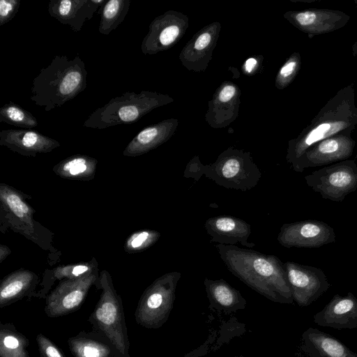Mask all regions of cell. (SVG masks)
I'll use <instances>...</instances> for the list:
<instances>
[{
	"mask_svg": "<svg viewBox=\"0 0 357 357\" xmlns=\"http://www.w3.org/2000/svg\"><path fill=\"white\" fill-rule=\"evenodd\" d=\"M277 240L287 248H319L335 242L332 227L317 220H305L281 226Z\"/></svg>",
	"mask_w": 357,
	"mask_h": 357,
	"instance_id": "7c38bea8",
	"label": "cell"
},
{
	"mask_svg": "<svg viewBox=\"0 0 357 357\" xmlns=\"http://www.w3.org/2000/svg\"><path fill=\"white\" fill-rule=\"evenodd\" d=\"M357 126V106L352 84L330 98L298 137L289 143L287 160L293 167L315 144L338 134H351Z\"/></svg>",
	"mask_w": 357,
	"mask_h": 357,
	"instance_id": "7a4b0ae2",
	"label": "cell"
},
{
	"mask_svg": "<svg viewBox=\"0 0 357 357\" xmlns=\"http://www.w3.org/2000/svg\"><path fill=\"white\" fill-rule=\"evenodd\" d=\"M98 268V262L95 258L89 261L58 266L51 270H46L43 280L39 284L38 291L33 292L31 297L44 298L56 281L79 278Z\"/></svg>",
	"mask_w": 357,
	"mask_h": 357,
	"instance_id": "603a6c76",
	"label": "cell"
},
{
	"mask_svg": "<svg viewBox=\"0 0 357 357\" xmlns=\"http://www.w3.org/2000/svg\"><path fill=\"white\" fill-rule=\"evenodd\" d=\"M130 0H109L103 5L98 31L109 35L123 22L130 8Z\"/></svg>",
	"mask_w": 357,
	"mask_h": 357,
	"instance_id": "4316f807",
	"label": "cell"
},
{
	"mask_svg": "<svg viewBox=\"0 0 357 357\" xmlns=\"http://www.w3.org/2000/svg\"><path fill=\"white\" fill-rule=\"evenodd\" d=\"M20 6V0H1L0 26L10 21L17 13Z\"/></svg>",
	"mask_w": 357,
	"mask_h": 357,
	"instance_id": "1f68e13d",
	"label": "cell"
},
{
	"mask_svg": "<svg viewBox=\"0 0 357 357\" xmlns=\"http://www.w3.org/2000/svg\"><path fill=\"white\" fill-rule=\"evenodd\" d=\"M351 134H338L325 139L310 148L292 167L296 172L305 168L320 167L348 160L356 142Z\"/></svg>",
	"mask_w": 357,
	"mask_h": 357,
	"instance_id": "4fadbf2b",
	"label": "cell"
},
{
	"mask_svg": "<svg viewBox=\"0 0 357 357\" xmlns=\"http://www.w3.org/2000/svg\"><path fill=\"white\" fill-rule=\"evenodd\" d=\"M205 165H203L197 160L195 162L191 161L184 172V176L186 178H193L195 181H197L203 175H204Z\"/></svg>",
	"mask_w": 357,
	"mask_h": 357,
	"instance_id": "d6a6232c",
	"label": "cell"
},
{
	"mask_svg": "<svg viewBox=\"0 0 357 357\" xmlns=\"http://www.w3.org/2000/svg\"><path fill=\"white\" fill-rule=\"evenodd\" d=\"M313 322L319 326L337 330L357 328V298L351 292L345 296L335 294L324 308L313 316Z\"/></svg>",
	"mask_w": 357,
	"mask_h": 357,
	"instance_id": "5bb4252c",
	"label": "cell"
},
{
	"mask_svg": "<svg viewBox=\"0 0 357 357\" xmlns=\"http://www.w3.org/2000/svg\"><path fill=\"white\" fill-rule=\"evenodd\" d=\"M86 76L84 61L79 54L72 59L56 55L33 79L30 99L45 112L60 107L85 90Z\"/></svg>",
	"mask_w": 357,
	"mask_h": 357,
	"instance_id": "3957f363",
	"label": "cell"
},
{
	"mask_svg": "<svg viewBox=\"0 0 357 357\" xmlns=\"http://www.w3.org/2000/svg\"><path fill=\"white\" fill-rule=\"evenodd\" d=\"M304 178L323 199L341 202L357 190V164L354 160L335 162L312 172Z\"/></svg>",
	"mask_w": 357,
	"mask_h": 357,
	"instance_id": "9c48e42d",
	"label": "cell"
},
{
	"mask_svg": "<svg viewBox=\"0 0 357 357\" xmlns=\"http://www.w3.org/2000/svg\"><path fill=\"white\" fill-rule=\"evenodd\" d=\"M11 254V250L6 245H0V263L1 264L8 255Z\"/></svg>",
	"mask_w": 357,
	"mask_h": 357,
	"instance_id": "d590c367",
	"label": "cell"
},
{
	"mask_svg": "<svg viewBox=\"0 0 357 357\" xmlns=\"http://www.w3.org/2000/svg\"><path fill=\"white\" fill-rule=\"evenodd\" d=\"M68 344L74 357H124L105 335L96 330L69 337Z\"/></svg>",
	"mask_w": 357,
	"mask_h": 357,
	"instance_id": "ffe728a7",
	"label": "cell"
},
{
	"mask_svg": "<svg viewBox=\"0 0 357 357\" xmlns=\"http://www.w3.org/2000/svg\"><path fill=\"white\" fill-rule=\"evenodd\" d=\"M211 41V36L208 32L202 33L195 42V48L200 50L206 47Z\"/></svg>",
	"mask_w": 357,
	"mask_h": 357,
	"instance_id": "836d02e7",
	"label": "cell"
},
{
	"mask_svg": "<svg viewBox=\"0 0 357 357\" xmlns=\"http://www.w3.org/2000/svg\"><path fill=\"white\" fill-rule=\"evenodd\" d=\"M97 165L98 160L94 158L75 154L56 164L52 170L63 178L87 181L94 178Z\"/></svg>",
	"mask_w": 357,
	"mask_h": 357,
	"instance_id": "d4e9b609",
	"label": "cell"
},
{
	"mask_svg": "<svg viewBox=\"0 0 357 357\" xmlns=\"http://www.w3.org/2000/svg\"><path fill=\"white\" fill-rule=\"evenodd\" d=\"M257 65V60L254 58L248 59L244 65L245 70L247 73H251Z\"/></svg>",
	"mask_w": 357,
	"mask_h": 357,
	"instance_id": "8d00e7d4",
	"label": "cell"
},
{
	"mask_svg": "<svg viewBox=\"0 0 357 357\" xmlns=\"http://www.w3.org/2000/svg\"><path fill=\"white\" fill-rule=\"evenodd\" d=\"M236 93V88L233 85L225 86L219 94V99L222 102H227L231 99Z\"/></svg>",
	"mask_w": 357,
	"mask_h": 357,
	"instance_id": "e575fe53",
	"label": "cell"
},
{
	"mask_svg": "<svg viewBox=\"0 0 357 357\" xmlns=\"http://www.w3.org/2000/svg\"><path fill=\"white\" fill-rule=\"evenodd\" d=\"M160 233L153 229H142L136 231L128 236L123 248L128 253L142 252L153 245L160 238Z\"/></svg>",
	"mask_w": 357,
	"mask_h": 357,
	"instance_id": "f1b7e54d",
	"label": "cell"
},
{
	"mask_svg": "<svg viewBox=\"0 0 357 357\" xmlns=\"http://www.w3.org/2000/svg\"><path fill=\"white\" fill-rule=\"evenodd\" d=\"M204 176L225 188L247 191L258 184L261 173L249 154L231 150L205 165Z\"/></svg>",
	"mask_w": 357,
	"mask_h": 357,
	"instance_id": "ba28073f",
	"label": "cell"
},
{
	"mask_svg": "<svg viewBox=\"0 0 357 357\" xmlns=\"http://www.w3.org/2000/svg\"><path fill=\"white\" fill-rule=\"evenodd\" d=\"M161 96L142 91L139 93L126 92L109 100L97 108L84 121L83 126L94 129L130 124L161 104Z\"/></svg>",
	"mask_w": 357,
	"mask_h": 357,
	"instance_id": "8992f818",
	"label": "cell"
},
{
	"mask_svg": "<svg viewBox=\"0 0 357 357\" xmlns=\"http://www.w3.org/2000/svg\"><path fill=\"white\" fill-rule=\"evenodd\" d=\"M0 122L23 129L33 128L38 124L30 112L11 101L0 108Z\"/></svg>",
	"mask_w": 357,
	"mask_h": 357,
	"instance_id": "83f0119b",
	"label": "cell"
},
{
	"mask_svg": "<svg viewBox=\"0 0 357 357\" xmlns=\"http://www.w3.org/2000/svg\"><path fill=\"white\" fill-rule=\"evenodd\" d=\"M169 128L167 121L144 128L128 143L123 155L136 157L156 148L168 139L171 133Z\"/></svg>",
	"mask_w": 357,
	"mask_h": 357,
	"instance_id": "cb8c5ba5",
	"label": "cell"
},
{
	"mask_svg": "<svg viewBox=\"0 0 357 357\" xmlns=\"http://www.w3.org/2000/svg\"><path fill=\"white\" fill-rule=\"evenodd\" d=\"M296 357H357V353L331 334L308 328L301 336Z\"/></svg>",
	"mask_w": 357,
	"mask_h": 357,
	"instance_id": "9a60e30c",
	"label": "cell"
},
{
	"mask_svg": "<svg viewBox=\"0 0 357 357\" xmlns=\"http://www.w3.org/2000/svg\"><path fill=\"white\" fill-rule=\"evenodd\" d=\"M204 228L211 236V243L235 245L241 244L247 248H253L256 245L249 242L251 226L245 220L230 215H220L208 218Z\"/></svg>",
	"mask_w": 357,
	"mask_h": 357,
	"instance_id": "e0dca14e",
	"label": "cell"
},
{
	"mask_svg": "<svg viewBox=\"0 0 357 357\" xmlns=\"http://www.w3.org/2000/svg\"><path fill=\"white\" fill-rule=\"evenodd\" d=\"M181 273L172 271L156 278L143 292L135 312L137 323L149 329L161 327L168 319Z\"/></svg>",
	"mask_w": 357,
	"mask_h": 357,
	"instance_id": "52a82bcc",
	"label": "cell"
},
{
	"mask_svg": "<svg viewBox=\"0 0 357 357\" xmlns=\"http://www.w3.org/2000/svg\"><path fill=\"white\" fill-rule=\"evenodd\" d=\"M215 248L229 271L252 289L275 303H294L284 263L277 256L236 245Z\"/></svg>",
	"mask_w": 357,
	"mask_h": 357,
	"instance_id": "6da1fadb",
	"label": "cell"
},
{
	"mask_svg": "<svg viewBox=\"0 0 357 357\" xmlns=\"http://www.w3.org/2000/svg\"><path fill=\"white\" fill-rule=\"evenodd\" d=\"M301 65V57L299 54L296 53L282 66L280 70L278 79L281 84L284 86L294 78Z\"/></svg>",
	"mask_w": 357,
	"mask_h": 357,
	"instance_id": "f546056e",
	"label": "cell"
},
{
	"mask_svg": "<svg viewBox=\"0 0 357 357\" xmlns=\"http://www.w3.org/2000/svg\"><path fill=\"white\" fill-rule=\"evenodd\" d=\"M105 3V0H51L47 11L61 24L68 25L75 32H79Z\"/></svg>",
	"mask_w": 357,
	"mask_h": 357,
	"instance_id": "ac0fdd59",
	"label": "cell"
},
{
	"mask_svg": "<svg viewBox=\"0 0 357 357\" xmlns=\"http://www.w3.org/2000/svg\"><path fill=\"white\" fill-rule=\"evenodd\" d=\"M29 340L13 324L0 325V357H30Z\"/></svg>",
	"mask_w": 357,
	"mask_h": 357,
	"instance_id": "484cf974",
	"label": "cell"
},
{
	"mask_svg": "<svg viewBox=\"0 0 357 357\" xmlns=\"http://www.w3.org/2000/svg\"><path fill=\"white\" fill-rule=\"evenodd\" d=\"M39 278L33 271L24 268L6 275L0 284V307H5L25 296H29L39 285Z\"/></svg>",
	"mask_w": 357,
	"mask_h": 357,
	"instance_id": "44dd1931",
	"label": "cell"
},
{
	"mask_svg": "<svg viewBox=\"0 0 357 357\" xmlns=\"http://www.w3.org/2000/svg\"><path fill=\"white\" fill-rule=\"evenodd\" d=\"M31 197L6 183L0 184V230L22 235L40 248L52 252L53 233L34 220L36 210L26 202Z\"/></svg>",
	"mask_w": 357,
	"mask_h": 357,
	"instance_id": "277c9868",
	"label": "cell"
},
{
	"mask_svg": "<svg viewBox=\"0 0 357 357\" xmlns=\"http://www.w3.org/2000/svg\"><path fill=\"white\" fill-rule=\"evenodd\" d=\"M98 289H101L102 293L89 321L93 328L105 335L124 357H130L123 301L107 270L100 272Z\"/></svg>",
	"mask_w": 357,
	"mask_h": 357,
	"instance_id": "5b68a950",
	"label": "cell"
},
{
	"mask_svg": "<svg viewBox=\"0 0 357 357\" xmlns=\"http://www.w3.org/2000/svg\"><path fill=\"white\" fill-rule=\"evenodd\" d=\"M36 342L40 357H65L62 351L43 333L37 335Z\"/></svg>",
	"mask_w": 357,
	"mask_h": 357,
	"instance_id": "4dcf8cb0",
	"label": "cell"
},
{
	"mask_svg": "<svg viewBox=\"0 0 357 357\" xmlns=\"http://www.w3.org/2000/svg\"><path fill=\"white\" fill-rule=\"evenodd\" d=\"M204 284L211 306L226 312L245 307L246 301L241 292L225 280L206 278Z\"/></svg>",
	"mask_w": 357,
	"mask_h": 357,
	"instance_id": "7402d4cb",
	"label": "cell"
},
{
	"mask_svg": "<svg viewBox=\"0 0 357 357\" xmlns=\"http://www.w3.org/2000/svg\"></svg>",
	"mask_w": 357,
	"mask_h": 357,
	"instance_id": "74e56055",
	"label": "cell"
},
{
	"mask_svg": "<svg viewBox=\"0 0 357 357\" xmlns=\"http://www.w3.org/2000/svg\"><path fill=\"white\" fill-rule=\"evenodd\" d=\"M98 268L79 278L63 280L46 296L45 312L50 318L64 316L82 305L91 287L99 285Z\"/></svg>",
	"mask_w": 357,
	"mask_h": 357,
	"instance_id": "30bf717a",
	"label": "cell"
},
{
	"mask_svg": "<svg viewBox=\"0 0 357 357\" xmlns=\"http://www.w3.org/2000/svg\"><path fill=\"white\" fill-rule=\"evenodd\" d=\"M0 145L24 156L35 157L60 146L57 140L30 129H8L0 132Z\"/></svg>",
	"mask_w": 357,
	"mask_h": 357,
	"instance_id": "2e32d148",
	"label": "cell"
},
{
	"mask_svg": "<svg viewBox=\"0 0 357 357\" xmlns=\"http://www.w3.org/2000/svg\"><path fill=\"white\" fill-rule=\"evenodd\" d=\"M289 18L299 29L314 36L341 29L347 23L350 17L340 10L309 9L292 13Z\"/></svg>",
	"mask_w": 357,
	"mask_h": 357,
	"instance_id": "d6986e66",
	"label": "cell"
},
{
	"mask_svg": "<svg viewBox=\"0 0 357 357\" xmlns=\"http://www.w3.org/2000/svg\"><path fill=\"white\" fill-rule=\"evenodd\" d=\"M294 301L307 307L331 287L326 274L319 268L287 261L284 263Z\"/></svg>",
	"mask_w": 357,
	"mask_h": 357,
	"instance_id": "8fae6325",
	"label": "cell"
}]
</instances>
